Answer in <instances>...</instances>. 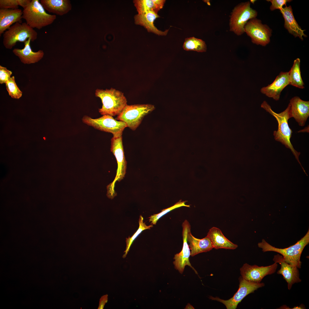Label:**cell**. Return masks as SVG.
Here are the masks:
<instances>
[{
    "label": "cell",
    "instance_id": "6da1fadb",
    "mask_svg": "<svg viewBox=\"0 0 309 309\" xmlns=\"http://www.w3.org/2000/svg\"><path fill=\"white\" fill-rule=\"evenodd\" d=\"M261 107L272 115L277 120L278 124V129L277 131L275 130L273 132L275 140L281 142L286 147L290 149L300 163L299 156L300 153L295 150L290 141L293 132L288 124V120L291 118L290 104L289 103L287 107L284 111L279 113H276L274 111L266 101H264L262 104Z\"/></svg>",
    "mask_w": 309,
    "mask_h": 309
},
{
    "label": "cell",
    "instance_id": "7a4b0ae2",
    "mask_svg": "<svg viewBox=\"0 0 309 309\" xmlns=\"http://www.w3.org/2000/svg\"><path fill=\"white\" fill-rule=\"evenodd\" d=\"M95 94L101 100L102 106L99 109V112L102 115L118 116L127 105L124 93L114 88L105 90L97 89Z\"/></svg>",
    "mask_w": 309,
    "mask_h": 309
},
{
    "label": "cell",
    "instance_id": "3957f363",
    "mask_svg": "<svg viewBox=\"0 0 309 309\" xmlns=\"http://www.w3.org/2000/svg\"><path fill=\"white\" fill-rule=\"evenodd\" d=\"M309 243V230H308L306 235L300 240L294 244L287 248L276 247L270 245L264 239L258 245L264 252L272 251L279 253L282 255L286 262L300 269L302 265L300 261L301 255L304 248Z\"/></svg>",
    "mask_w": 309,
    "mask_h": 309
},
{
    "label": "cell",
    "instance_id": "277c9868",
    "mask_svg": "<svg viewBox=\"0 0 309 309\" xmlns=\"http://www.w3.org/2000/svg\"><path fill=\"white\" fill-rule=\"evenodd\" d=\"M23 19L29 26L40 29L52 24L56 15L47 13L39 0H32L23 11Z\"/></svg>",
    "mask_w": 309,
    "mask_h": 309
},
{
    "label": "cell",
    "instance_id": "5b68a950",
    "mask_svg": "<svg viewBox=\"0 0 309 309\" xmlns=\"http://www.w3.org/2000/svg\"><path fill=\"white\" fill-rule=\"evenodd\" d=\"M257 11L250 7L249 1L241 3L233 8L229 19V31L237 36L245 33L244 28L250 19L256 18Z\"/></svg>",
    "mask_w": 309,
    "mask_h": 309
},
{
    "label": "cell",
    "instance_id": "8992f818",
    "mask_svg": "<svg viewBox=\"0 0 309 309\" xmlns=\"http://www.w3.org/2000/svg\"><path fill=\"white\" fill-rule=\"evenodd\" d=\"M37 33L26 22H17L3 34V43L6 49H11L18 42L24 43L28 39L33 41L37 38Z\"/></svg>",
    "mask_w": 309,
    "mask_h": 309
},
{
    "label": "cell",
    "instance_id": "52a82bcc",
    "mask_svg": "<svg viewBox=\"0 0 309 309\" xmlns=\"http://www.w3.org/2000/svg\"><path fill=\"white\" fill-rule=\"evenodd\" d=\"M155 108L153 105L150 104L127 105L116 119L124 122L127 127L134 130L140 124L144 117Z\"/></svg>",
    "mask_w": 309,
    "mask_h": 309
},
{
    "label": "cell",
    "instance_id": "ba28073f",
    "mask_svg": "<svg viewBox=\"0 0 309 309\" xmlns=\"http://www.w3.org/2000/svg\"><path fill=\"white\" fill-rule=\"evenodd\" d=\"M110 149L116 157L118 164L115 179L107 186V196L109 198L112 199L116 194L114 189L115 183L122 179L126 173L127 162L124 155L122 136L112 138Z\"/></svg>",
    "mask_w": 309,
    "mask_h": 309
},
{
    "label": "cell",
    "instance_id": "9c48e42d",
    "mask_svg": "<svg viewBox=\"0 0 309 309\" xmlns=\"http://www.w3.org/2000/svg\"><path fill=\"white\" fill-rule=\"evenodd\" d=\"M85 124L99 130L112 133L113 137L122 136L123 132L127 125L124 122L118 121L112 116L105 115L98 118L94 119L85 116L82 118Z\"/></svg>",
    "mask_w": 309,
    "mask_h": 309
},
{
    "label": "cell",
    "instance_id": "30bf717a",
    "mask_svg": "<svg viewBox=\"0 0 309 309\" xmlns=\"http://www.w3.org/2000/svg\"><path fill=\"white\" fill-rule=\"evenodd\" d=\"M245 32L251 38L252 42L257 45L265 46L270 42L271 29L256 18L250 19L244 28Z\"/></svg>",
    "mask_w": 309,
    "mask_h": 309
},
{
    "label": "cell",
    "instance_id": "8fae6325",
    "mask_svg": "<svg viewBox=\"0 0 309 309\" xmlns=\"http://www.w3.org/2000/svg\"><path fill=\"white\" fill-rule=\"evenodd\" d=\"M239 287L237 292L229 299L225 300L216 297L210 296V299L222 303L227 309H235L238 304L247 295L253 292L259 288L265 286L262 283H254L243 279L241 276L239 278Z\"/></svg>",
    "mask_w": 309,
    "mask_h": 309
},
{
    "label": "cell",
    "instance_id": "7c38bea8",
    "mask_svg": "<svg viewBox=\"0 0 309 309\" xmlns=\"http://www.w3.org/2000/svg\"><path fill=\"white\" fill-rule=\"evenodd\" d=\"M278 266V263L275 262L272 265L266 266L251 265L245 263L240 269L241 276L249 282L260 283L265 276L275 273Z\"/></svg>",
    "mask_w": 309,
    "mask_h": 309
},
{
    "label": "cell",
    "instance_id": "4fadbf2b",
    "mask_svg": "<svg viewBox=\"0 0 309 309\" xmlns=\"http://www.w3.org/2000/svg\"><path fill=\"white\" fill-rule=\"evenodd\" d=\"M182 227L183 241V247L181 251L174 255L173 258L175 260L173 263L175 268L180 274H182L185 266H188L194 270L196 274H197V272L191 266L189 260L191 251L188 243L187 237L188 233L191 231V225L188 221L185 220L182 223Z\"/></svg>",
    "mask_w": 309,
    "mask_h": 309
},
{
    "label": "cell",
    "instance_id": "5bb4252c",
    "mask_svg": "<svg viewBox=\"0 0 309 309\" xmlns=\"http://www.w3.org/2000/svg\"><path fill=\"white\" fill-rule=\"evenodd\" d=\"M273 260L280 265V268L277 271V274L282 276L287 282L289 290H290L293 284L301 282L299 269L285 261L282 255L278 254L274 255Z\"/></svg>",
    "mask_w": 309,
    "mask_h": 309
},
{
    "label": "cell",
    "instance_id": "9a60e30c",
    "mask_svg": "<svg viewBox=\"0 0 309 309\" xmlns=\"http://www.w3.org/2000/svg\"><path fill=\"white\" fill-rule=\"evenodd\" d=\"M290 84L288 72H281L273 82L268 86L262 88L261 92L276 101L279 100L281 93L283 89Z\"/></svg>",
    "mask_w": 309,
    "mask_h": 309
},
{
    "label": "cell",
    "instance_id": "2e32d148",
    "mask_svg": "<svg viewBox=\"0 0 309 309\" xmlns=\"http://www.w3.org/2000/svg\"><path fill=\"white\" fill-rule=\"evenodd\" d=\"M289 104L291 117H293L300 126H304L309 116V101L296 96L290 100Z\"/></svg>",
    "mask_w": 309,
    "mask_h": 309
},
{
    "label": "cell",
    "instance_id": "e0dca14e",
    "mask_svg": "<svg viewBox=\"0 0 309 309\" xmlns=\"http://www.w3.org/2000/svg\"><path fill=\"white\" fill-rule=\"evenodd\" d=\"M159 16L158 13L152 11H147L142 14H137L134 17L135 23L144 27L148 32L158 35H166L169 29L162 31L158 29L154 25V21Z\"/></svg>",
    "mask_w": 309,
    "mask_h": 309
},
{
    "label": "cell",
    "instance_id": "ac0fdd59",
    "mask_svg": "<svg viewBox=\"0 0 309 309\" xmlns=\"http://www.w3.org/2000/svg\"><path fill=\"white\" fill-rule=\"evenodd\" d=\"M31 39H28L24 43V47L22 49L14 48L13 52L19 57L21 62L24 64L35 63L41 60L43 57L44 53L41 50L34 52L30 46Z\"/></svg>",
    "mask_w": 309,
    "mask_h": 309
},
{
    "label": "cell",
    "instance_id": "d6986e66",
    "mask_svg": "<svg viewBox=\"0 0 309 309\" xmlns=\"http://www.w3.org/2000/svg\"><path fill=\"white\" fill-rule=\"evenodd\" d=\"M280 10L284 19V27L290 33L295 37H299L302 40L303 37H307L304 32L305 30L302 29L296 21L290 5L282 7Z\"/></svg>",
    "mask_w": 309,
    "mask_h": 309
},
{
    "label": "cell",
    "instance_id": "ffe728a7",
    "mask_svg": "<svg viewBox=\"0 0 309 309\" xmlns=\"http://www.w3.org/2000/svg\"><path fill=\"white\" fill-rule=\"evenodd\" d=\"M23 12L20 9H0V36L13 24L21 23Z\"/></svg>",
    "mask_w": 309,
    "mask_h": 309
},
{
    "label": "cell",
    "instance_id": "44dd1931",
    "mask_svg": "<svg viewBox=\"0 0 309 309\" xmlns=\"http://www.w3.org/2000/svg\"><path fill=\"white\" fill-rule=\"evenodd\" d=\"M207 236L211 240L213 248L216 249H234L238 245L233 243L223 235L219 228L213 227L209 229Z\"/></svg>",
    "mask_w": 309,
    "mask_h": 309
},
{
    "label": "cell",
    "instance_id": "7402d4cb",
    "mask_svg": "<svg viewBox=\"0 0 309 309\" xmlns=\"http://www.w3.org/2000/svg\"><path fill=\"white\" fill-rule=\"evenodd\" d=\"M40 3L45 10L60 16L66 14L72 8L69 0H41Z\"/></svg>",
    "mask_w": 309,
    "mask_h": 309
},
{
    "label": "cell",
    "instance_id": "603a6c76",
    "mask_svg": "<svg viewBox=\"0 0 309 309\" xmlns=\"http://www.w3.org/2000/svg\"><path fill=\"white\" fill-rule=\"evenodd\" d=\"M187 241L191 256L209 251L213 248L211 241L207 236L201 239L197 238L192 235L190 231L188 233Z\"/></svg>",
    "mask_w": 309,
    "mask_h": 309
},
{
    "label": "cell",
    "instance_id": "cb8c5ba5",
    "mask_svg": "<svg viewBox=\"0 0 309 309\" xmlns=\"http://www.w3.org/2000/svg\"><path fill=\"white\" fill-rule=\"evenodd\" d=\"M288 72L290 84L296 87L303 89L304 84L302 80L300 70V60L299 58L295 59L293 65Z\"/></svg>",
    "mask_w": 309,
    "mask_h": 309
},
{
    "label": "cell",
    "instance_id": "d4e9b609",
    "mask_svg": "<svg viewBox=\"0 0 309 309\" xmlns=\"http://www.w3.org/2000/svg\"><path fill=\"white\" fill-rule=\"evenodd\" d=\"M183 48L185 50L201 52H205L207 49L206 44L204 41L193 37L185 39Z\"/></svg>",
    "mask_w": 309,
    "mask_h": 309
},
{
    "label": "cell",
    "instance_id": "484cf974",
    "mask_svg": "<svg viewBox=\"0 0 309 309\" xmlns=\"http://www.w3.org/2000/svg\"><path fill=\"white\" fill-rule=\"evenodd\" d=\"M133 2L138 14H142L148 11L157 13L161 9L154 0H134Z\"/></svg>",
    "mask_w": 309,
    "mask_h": 309
},
{
    "label": "cell",
    "instance_id": "4316f807",
    "mask_svg": "<svg viewBox=\"0 0 309 309\" xmlns=\"http://www.w3.org/2000/svg\"><path fill=\"white\" fill-rule=\"evenodd\" d=\"M143 217L141 215H140L139 219V227L138 229L131 237H129L128 238H126V247L124 252L125 253L123 255V258L126 257L134 241L142 231L146 229H150L151 227H153L152 224L148 226L145 223L143 222Z\"/></svg>",
    "mask_w": 309,
    "mask_h": 309
},
{
    "label": "cell",
    "instance_id": "83f0119b",
    "mask_svg": "<svg viewBox=\"0 0 309 309\" xmlns=\"http://www.w3.org/2000/svg\"><path fill=\"white\" fill-rule=\"evenodd\" d=\"M186 202V201H182L181 200H180L173 205L162 210L160 213L151 215L149 217V222H151V224L153 225H156L157 221L160 218L171 211L183 206L190 207V205L185 204Z\"/></svg>",
    "mask_w": 309,
    "mask_h": 309
},
{
    "label": "cell",
    "instance_id": "f1b7e54d",
    "mask_svg": "<svg viewBox=\"0 0 309 309\" xmlns=\"http://www.w3.org/2000/svg\"><path fill=\"white\" fill-rule=\"evenodd\" d=\"M31 0H0V9H15L19 8L20 6L23 9L30 3Z\"/></svg>",
    "mask_w": 309,
    "mask_h": 309
},
{
    "label": "cell",
    "instance_id": "f546056e",
    "mask_svg": "<svg viewBox=\"0 0 309 309\" xmlns=\"http://www.w3.org/2000/svg\"><path fill=\"white\" fill-rule=\"evenodd\" d=\"M5 84L6 89L11 98L18 99L22 96V92L17 86L14 76L11 77Z\"/></svg>",
    "mask_w": 309,
    "mask_h": 309
},
{
    "label": "cell",
    "instance_id": "4dcf8cb0",
    "mask_svg": "<svg viewBox=\"0 0 309 309\" xmlns=\"http://www.w3.org/2000/svg\"><path fill=\"white\" fill-rule=\"evenodd\" d=\"M12 74L11 71L7 70L6 67L0 66V83H5L11 78Z\"/></svg>",
    "mask_w": 309,
    "mask_h": 309
},
{
    "label": "cell",
    "instance_id": "1f68e13d",
    "mask_svg": "<svg viewBox=\"0 0 309 309\" xmlns=\"http://www.w3.org/2000/svg\"><path fill=\"white\" fill-rule=\"evenodd\" d=\"M267 1L270 2L272 3L270 9L271 11H273L276 9H279L280 10L283 7V6L284 5H286L287 3L289 2L292 1L289 0H267Z\"/></svg>",
    "mask_w": 309,
    "mask_h": 309
},
{
    "label": "cell",
    "instance_id": "d6a6232c",
    "mask_svg": "<svg viewBox=\"0 0 309 309\" xmlns=\"http://www.w3.org/2000/svg\"><path fill=\"white\" fill-rule=\"evenodd\" d=\"M108 301V295L106 294L102 296L100 299L98 309H103L105 304Z\"/></svg>",
    "mask_w": 309,
    "mask_h": 309
},
{
    "label": "cell",
    "instance_id": "836d02e7",
    "mask_svg": "<svg viewBox=\"0 0 309 309\" xmlns=\"http://www.w3.org/2000/svg\"><path fill=\"white\" fill-rule=\"evenodd\" d=\"M185 309H194V308L190 304L188 303L186 306Z\"/></svg>",
    "mask_w": 309,
    "mask_h": 309
},
{
    "label": "cell",
    "instance_id": "e575fe53",
    "mask_svg": "<svg viewBox=\"0 0 309 309\" xmlns=\"http://www.w3.org/2000/svg\"><path fill=\"white\" fill-rule=\"evenodd\" d=\"M250 2H251L253 4L255 1V0H250Z\"/></svg>",
    "mask_w": 309,
    "mask_h": 309
}]
</instances>
